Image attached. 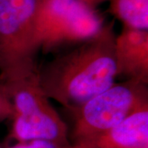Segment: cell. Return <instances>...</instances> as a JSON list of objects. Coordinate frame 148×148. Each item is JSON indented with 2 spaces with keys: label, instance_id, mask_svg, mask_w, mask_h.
<instances>
[{
  "label": "cell",
  "instance_id": "cell-1",
  "mask_svg": "<svg viewBox=\"0 0 148 148\" xmlns=\"http://www.w3.org/2000/svg\"><path fill=\"white\" fill-rule=\"evenodd\" d=\"M118 73L115 45L102 31L61 58L38 81L45 95H53L65 106H82L114 86Z\"/></svg>",
  "mask_w": 148,
  "mask_h": 148
},
{
  "label": "cell",
  "instance_id": "cell-2",
  "mask_svg": "<svg viewBox=\"0 0 148 148\" xmlns=\"http://www.w3.org/2000/svg\"><path fill=\"white\" fill-rule=\"evenodd\" d=\"M4 77L6 83L2 92L13 96L16 111L12 138L19 143L40 140L70 145L66 124L47 104L39 81L37 83L18 82L12 74Z\"/></svg>",
  "mask_w": 148,
  "mask_h": 148
},
{
  "label": "cell",
  "instance_id": "cell-3",
  "mask_svg": "<svg viewBox=\"0 0 148 148\" xmlns=\"http://www.w3.org/2000/svg\"><path fill=\"white\" fill-rule=\"evenodd\" d=\"M102 31L100 17L82 0H37L32 44L90 40Z\"/></svg>",
  "mask_w": 148,
  "mask_h": 148
},
{
  "label": "cell",
  "instance_id": "cell-4",
  "mask_svg": "<svg viewBox=\"0 0 148 148\" xmlns=\"http://www.w3.org/2000/svg\"><path fill=\"white\" fill-rule=\"evenodd\" d=\"M132 86H112L81 106L74 125L75 143L89 142L119 124L138 105Z\"/></svg>",
  "mask_w": 148,
  "mask_h": 148
},
{
  "label": "cell",
  "instance_id": "cell-5",
  "mask_svg": "<svg viewBox=\"0 0 148 148\" xmlns=\"http://www.w3.org/2000/svg\"><path fill=\"white\" fill-rule=\"evenodd\" d=\"M37 0H0V67H14L18 44H32Z\"/></svg>",
  "mask_w": 148,
  "mask_h": 148
},
{
  "label": "cell",
  "instance_id": "cell-6",
  "mask_svg": "<svg viewBox=\"0 0 148 148\" xmlns=\"http://www.w3.org/2000/svg\"><path fill=\"white\" fill-rule=\"evenodd\" d=\"M83 148H148V111L138 103L116 127L89 142Z\"/></svg>",
  "mask_w": 148,
  "mask_h": 148
},
{
  "label": "cell",
  "instance_id": "cell-7",
  "mask_svg": "<svg viewBox=\"0 0 148 148\" xmlns=\"http://www.w3.org/2000/svg\"><path fill=\"white\" fill-rule=\"evenodd\" d=\"M114 13L126 27L147 31L148 28V0H110Z\"/></svg>",
  "mask_w": 148,
  "mask_h": 148
},
{
  "label": "cell",
  "instance_id": "cell-8",
  "mask_svg": "<svg viewBox=\"0 0 148 148\" xmlns=\"http://www.w3.org/2000/svg\"><path fill=\"white\" fill-rule=\"evenodd\" d=\"M9 148H82L81 145H59L47 141H32L28 143H19Z\"/></svg>",
  "mask_w": 148,
  "mask_h": 148
},
{
  "label": "cell",
  "instance_id": "cell-9",
  "mask_svg": "<svg viewBox=\"0 0 148 148\" xmlns=\"http://www.w3.org/2000/svg\"><path fill=\"white\" fill-rule=\"evenodd\" d=\"M10 107L7 101V98L3 92H0V118L9 114Z\"/></svg>",
  "mask_w": 148,
  "mask_h": 148
},
{
  "label": "cell",
  "instance_id": "cell-10",
  "mask_svg": "<svg viewBox=\"0 0 148 148\" xmlns=\"http://www.w3.org/2000/svg\"><path fill=\"white\" fill-rule=\"evenodd\" d=\"M82 1L83 3H85L86 4H87L88 6L91 7V5H92L93 3H95L100 1V0H82Z\"/></svg>",
  "mask_w": 148,
  "mask_h": 148
},
{
  "label": "cell",
  "instance_id": "cell-11",
  "mask_svg": "<svg viewBox=\"0 0 148 148\" xmlns=\"http://www.w3.org/2000/svg\"><path fill=\"white\" fill-rule=\"evenodd\" d=\"M0 148H1V147H0Z\"/></svg>",
  "mask_w": 148,
  "mask_h": 148
}]
</instances>
